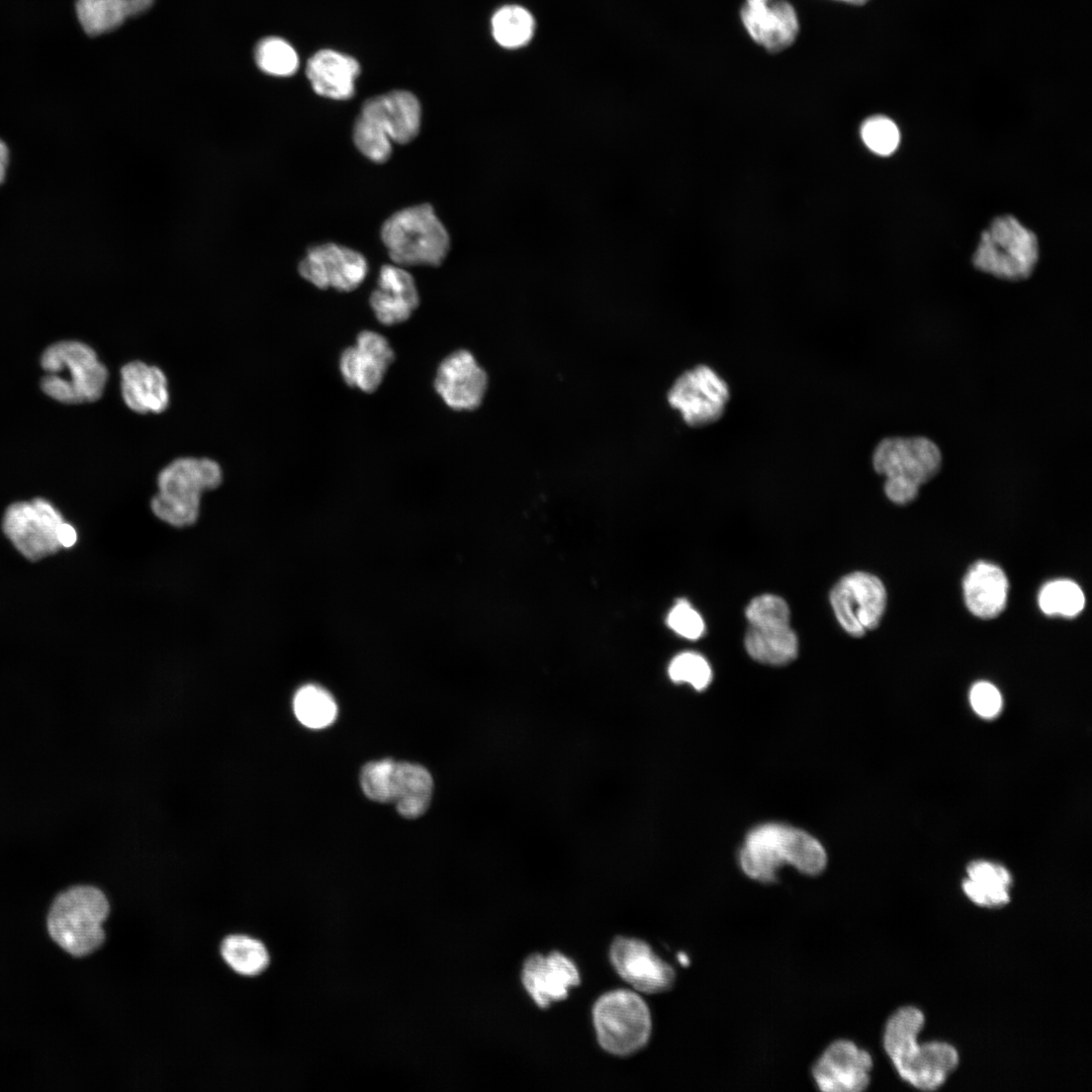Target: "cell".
Here are the masks:
<instances>
[{
  "label": "cell",
  "instance_id": "obj_1",
  "mask_svg": "<svg viewBox=\"0 0 1092 1092\" xmlns=\"http://www.w3.org/2000/svg\"><path fill=\"white\" fill-rule=\"evenodd\" d=\"M923 1022V1013L916 1007L898 1009L886 1023L883 1044L902 1079L920 1090L932 1091L957 1068L959 1055L946 1042L919 1045L917 1035Z\"/></svg>",
  "mask_w": 1092,
  "mask_h": 1092
},
{
  "label": "cell",
  "instance_id": "obj_2",
  "mask_svg": "<svg viewBox=\"0 0 1092 1092\" xmlns=\"http://www.w3.org/2000/svg\"><path fill=\"white\" fill-rule=\"evenodd\" d=\"M739 861L749 878L769 883L777 880L785 864L806 875H818L826 866V853L817 839L800 829L764 824L748 833Z\"/></svg>",
  "mask_w": 1092,
  "mask_h": 1092
},
{
  "label": "cell",
  "instance_id": "obj_3",
  "mask_svg": "<svg viewBox=\"0 0 1092 1092\" xmlns=\"http://www.w3.org/2000/svg\"><path fill=\"white\" fill-rule=\"evenodd\" d=\"M422 107L410 91L392 90L367 99L355 120L353 141L370 161L386 162L392 144H407L419 133Z\"/></svg>",
  "mask_w": 1092,
  "mask_h": 1092
},
{
  "label": "cell",
  "instance_id": "obj_4",
  "mask_svg": "<svg viewBox=\"0 0 1092 1092\" xmlns=\"http://www.w3.org/2000/svg\"><path fill=\"white\" fill-rule=\"evenodd\" d=\"M41 367L42 391L68 404L99 399L105 389L108 372L96 352L79 341H61L46 349Z\"/></svg>",
  "mask_w": 1092,
  "mask_h": 1092
},
{
  "label": "cell",
  "instance_id": "obj_5",
  "mask_svg": "<svg viewBox=\"0 0 1092 1092\" xmlns=\"http://www.w3.org/2000/svg\"><path fill=\"white\" fill-rule=\"evenodd\" d=\"M940 465L941 452L926 437L886 438L873 453L874 469L886 477L885 493L897 505L913 502L920 485L934 477Z\"/></svg>",
  "mask_w": 1092,
  "mask_h": 1092
},
{
  "label": "cell",
  "instance_id": "obj_6",
  "mask_svg": "<svg viewBox=\"0 0 1092 1092\" xmlns=\"http://www.w3.org/2000/svg\"><path fill=\"white\" fill-rule=\"evenodd\" d=\"M221 479V468L212 459H175L158 475L159 491L152 498V511L159 519L172 526H190L198 518L202 492L216 488Z\"/></svg>",
  "mask_w": 1092,
  "mask_h": 1092
},
{
  "label": "cell",
  "instance_id": "obj_7",
  "mask_svg": "<svg viewBox=\"0 0 1092 1092\" xmlns=\"http://www.w3.org/2000/svg\"><path fill=\"white\" fill-rule=\"evenodd\" d=\"M109 903L97 888L87 885L62 892L52 904L48 929L52 938L67 952L83 957L96 950L104 941L103 922Z\"/></svg>",
  "mask_w": 1092,
  "mask_h": 1092
},
{
  "label": "cell",
  "instance_id": "obj_8",
  "mask_svg": "<svg viewBox=\"0 0 1092 1092\" xmlns=\"http://www.w3.org/2000/svg\"><path fill=\"white\" fill-rule=\"evenodd\" d=\"M381 239L395 265L439 266L450 249L447 230L428 204L401 209L381 228Z\"/></svg>",
  "mask_w": 1092,
  "mask_h": 1092
},
{
  "label": "cell",
  "instance_id": "obj_9",
  "mask_svg": "<svg viewBox=\"0 0 1092 1092\" xmlns=\"http://www.w3.org/2000/svg\"><path fill=\"white\" fill-rule=\"evenodd\" d=\"M1037 258L1035 234L1014 216L1002 215L982 233L973 264L1001 279L1022 280L1031 275Z\"/></svg>",
  "mask_w": 1092,
  "mask_h": 1092
},
{
  "label": "cell",
  "instance_id": "obj_10",
  "mask_svg": "<svg viewBox=\"0 0 1092 1092\" xmlns=\"http://www.w3.org/2000/svg\"><path fill=\"white\" fill-rule=\"evenodd\" d=\"M360 784L370 800L393 803L405 818L425 813L433 790L432 777L425 767L392 759L367 763L361 770Z\"/></svg>",
  "mask_w": 1092,
  "mask_h": 1092
},
{
  "label": "cell",
  "instance_id": "obj_11",
  "mask_svg": "<svg viewBox=\"0 0 1092 1092\" xmlns=\"http://www.w3.org/2000/svg\"><path fill=\"white\" fill-rule=\"evenodd\" d=\"M593 1018L601 1046L616 1056H629L639 1051L650 1035L648 1007L638 995L628 990L603 995L594 1006Z\"/></svg>",
  "mask_w": 1092,
  "mask_h": 1092
},
{
  "label": "cell",
  "instance_id": "obj_12",
  "mask_svg": "<svg viewBox=\"0 0 1092 1092\" xmlns=\"http://www.w3.org/2000/svg\"><path fill=\"white\" fill-rule=\"evenodd\" d=\"M829 601L843 630L853 637H861L880 624L886 609L887 593L879 577L855 571L835 583Z\"/></svg>",
  "mask_w": 1092,
  "mask_h": 1092
},
{
  "label": "cell",
  "instance_id": "obj_13",
  "mask_svg": "<svg viewBox=\"0 0 1092 1092\" xmlns=\"http://www.w3.org/2000/svg\"><path fill=\"white\" fill-rule=\"evenodd\" d=\"M63 523L61 514L48 500L35 498L8 507L3 531L23 556L34 561L63 547L59 541Z\"/></svg>",
  "mask_w": 1092,
  "mask_h": 1092
},
{
  "label": "cell",
  "instance_id": "obj_14",
  "mask_svg": "<svg viewBox=\"0 0 1092 1092\" xmlns=\"http://www.w3.org/2000/svg\"><path fill=\"white\" fill-rule=\"evenodd\" d=\"M730 392L726 381L711 367L698 365L679 375L671 385L667 400L691 427L718 421L724 414Z\"/></svg>",
  "mask_w": 1092,
  "mask_h": 1092
},
{
  "label": "cell",
  "instance_id": "obj_15",
  "mask_svg": "<svg viewBox=\"0 0 1092 1092\" xmlns=\"http://www.w3.org/2000/svg\"><path fill=\"white\" fill-rule=\"evenodd\" d=\"M300 276L320 289L350 292L364 281L368 264L359 252L334 243L309 248L299 262Z\"/></svg>",
  "mask_w": 1092,
  "mask_h": 1092
},
{
  "label": "cell",
  "instance_id": "obj_16",
  "mask_svg": "<svg viewBox=\"0 0 1092 1092\" xmlns=\"http://www.w3.org/2000/svg\"><path fill=\"white\" fill-rule=\"evenodd\" d=\"M871 1055L845 1039L832 1042L812 1068V1076L823 1092H860L870 1084Z\"/></svg>",
  "mask_w": 1092,
  "mask_h": 1092
},
{
  "label": "cell",
  "instance_id": "obj_17",
  "mask_svg": "<svg viewBox=\"0 0 1092 1092\" xmlns=\"http://www.w3.org/2000/svg\"><path fill=\"white\" fill-rule=\"evenodd\" d=\"M487 375L467 350H457L440 363L434 387L445 404L454 411H473L485 395Z\"/></svg>",
  "mask_w": 1092,
  "mask_h": 1092
},
{
  "label": "cell",
  "instance_id": "obj_18",
  "mask_svg": "<svg viewBox=\"0 0 1092 1092\" xmlns=\"http://www.w3.org/2000/svg\"><path fill=\"white\" fill-rule=\"evenodd\" d=\"M617 973L636 990L654 994L668 990L674 982L673 969L642 940L617 937L610 948Z\"/></svg>",
  "mask_w": 1092,
  "mask_h": 1092
},
{
  "label": "cell",
  "instance_id": "obj_19",
  "mask_svg": "<svg viewBox=\"0 0 1092 1092\" xmlns=\"http://www.w3.org/2000/svg\"><path fill=\"white\" fill-rule=\"evenodd\" d=\"M393 360L394 352L384 336L363 331L355 344L341 354L340 371L349 386L372 393L380 386Z\"/></svg>",
  "mask_w": 1092,
  "mask_h": 1092
},
{
  "label": "cell",
  "instance_id": "obj_20",
  "mask_svg": "<svg viewBox=\"0 0 1092 1092\" xmlns=\"http://www.w3.org/2000/svg\"><path fill=\"white\" fill-rule=\"evenodd\" d=\"M741 21L751 38L767 52L790 47L799 32V20L787 0H745Z\"/></svg>",
  "mask_w": 1092,
  "mask_h": 1092
},
{
  "label": "cell",
  "instance_id": "obj_21",
  "mask_svg": "<svg viewBox=\"0 0 1092 1092\" xmlns=\"http://www.w3.org/2000/svg\"><path fill=\"white\" fill-rule=\"evenodd\" d=\"M522 982L541 1008L566 998L568 990L580 982L575 965L558 951L544 957L529 956L523 964Z\"/></svg>",
  "mask_w": 1092,
  "mask_h": 1092
},
{
  "label": "cell",
  "instance_id": "obj_22",
  "mask_svg": "<svg viewBox=\"0 0 1092 1092\" xmlns=\"http://www.w3.org/2000/svg\"><path fill=\"white\" fill-rule=\"evenodd\" d=\"M369 301L380 324L394 326L411 317L420 304V295L414 277L404 267L384 265Z\"/></svg>",
  "mask_w": 1092,
  "mask_h": 1092
},
{
  "label": "cell",
  "instance_id": "obj_23",
  "mask_svg": "<svg viewBox=\"0 0 1092 1092\" xmlns=\"http://www.w3.org/2000/svg\"><path fill=\"white\" fill-rule=\"evenodd\" d=\"M120 390L126 406L138 414L163 413L170 402L165 373L159 367L139 360L122 366Z\"/></svg>",
  "mask_w": 1092,
  "mask_h": 1092
},
{
  "label": "cell",
  "instance_id": "obj_24",
  "mask_svg": "<svg viewBox=\"0 0 1092 1092\" xmlns=\"http://www.w3.org/2000/svg\"><path fill=\"white\" fill-rule=\"evenodd\" d=\"M305 74L317 95L335 100H348L355 94V81L360 74V65L349 55L323 49L308 59Z\"/></svg>",
  "mask_w": 1092,
  "mask_h": 1092
},
{
  "label": "cell",
  "instance_id": "obj_25",
  "mask_svg": "<svg viewBox=\"0 0 1092 1092\" xmlns=\"http://www.w3.org/2000/svg\"><path fill=\"white\" fill-rule=\"evenodd\" d=\"M963 587L966 605L973 615L992 619L1005 609L1009 585L998 565L987 561L974 563L966 573Z\"/></svg>",
  "mask_w": 1092,
  "mask_h": 1092
},
{
  "label": "cell",
  "instance_id": "obj_26",
  "mask_svg": "<svg viewBox=\"0 0 1092 1092\" xmlns=\"http://www.w3.org/2000/svg\"><path fill=\"white\" fill-rule=\"evenodd\" d=\"M744 645L754 660L769 665H784L796 658L799 643L790 624L764 623L748 626Z\"/></svg>",
  "mask_w": 1092,
  "mask_h": 1092
},
{
  "label": "cell",
  "instance_id": "obj_27",
  "mask_svg": "<svg viewBox=\"0 0 1092 1092\" xmlns=\"http://www.w3.org/2000/svg\"><path fill=\"white\" fill-rule=\"evenodd\" d=\"M967 874L968 879L963 882V890L975 904L995 908L1010 901L1012 879L1004 867L976 860L968 866Z\"/></svg>",
  "mask_w": 1092,
  "mask_h": 1092
},
{
  "label": "cell",
  "instance_id": "obj_28",
  "mask_svg": "<svg viewBox=\"0 0 1092 1092\" xmlns=\"http://www.w3.org/2000/svg\"><path fill=\"white\" fill-rule=\"evenodd\" d=\"M494 40L506 49H519L526 46L535 32L533 15L519 5H506L498 8L490 21Z\"/></svg>",
  "mask_w": 1092,
  "mask_h": 1092
},
{
  "label": "cell",
  "instance_id": "obj_29",
  "mask_svg": "<svg viewBox=\"0 0 1092 1092\" xmlns=\"http://www.w3.org/2000/svg\"><path fill=\"white\" fill-rule=\"evenodd\" d=\"M293 710L298 721L312 729L329 726L337 715V705L333 697L314 685L304 686L296 692Z\"/></svg>",
  "mask_w": 1092,
  "mask_h": 1092
},
{
  "label": "cell",
  "instance_id": "obj_30",
  "mask_svg": "<svg viewBox=\"0 0 1092 1092\" xmlns=\"http://www.w3.org/2000/svg\"><path fill=\"white\" fill-rule=\"evenodd\" d=\"M221 956L237 973L256 976L269 964V954L262 942L245 935L228 936L221 943Z\"/></svg>",
  "mask_w": 1092,
  "mask_h": 1092
},
{
  "label": "cell",
  "instance_id": "obj_31",
  "mask_svg": "<svg viewBox=\"0 0 1092 1092\" xmlns=\"http://www.w3.org/2000/svg\"><path fill=\"white\" fill-rule=\"evenodd\" d=\"M76 12L89 35L108 32L128 17L126 0H77Z\"/></svg>",
  "mask_w": 1092,
  "mask_h": 1092
},
{
  "label": "cell",
  "instance_id": "obj_32",
  "mask_svg": "<svg viewBox=\"0 0 1092 1092\" xmlns=\"http://www.w3.org/2000/svg\"><path fill=\"white\" fill-rule=\"evenodd\" d=\"M1038 606L1048 616L1073 618L1084 609L1085 596L1076 582L1070 579H1056L1046 582L1040 588Z\"/></svg>",
  "mask_w": 1092,
  "mask_h": 1092
},
{
  "label": "cell",
  "instance_id": "obj_33",
  "mask_svg": "<svg viewBox=\"0 0 1092 1092\" xmlns=\"http://www.w3.org/2000/svg\"><path fill=\"white\" fill-rule=\"evenodd\" d=\"M255 60L260 70L276 77L293 75L299 64L297 53L291 44L276 36L266 37L257 44Z\"/></svg>",
  "mask_w": 1092,
  "mask_h": 1092
},
{
  "label": "cell",
  "instance_id": "obj_34",
  "mask_svg": "<svg viewBox=\"0 0 1092 1092\" xmlns=\"http://www.w3.org/2000/svg\"><path fill=\"white\" fill-rule=\"evenodd\" d=\"M668 675L674 682H689L697 691H703L712 680V669L703 655L687 651L670 661Z\"/></svg>",
  "mask_w": 1092,
  "mask_h": 1092
},
{
  "label": "cell",
  "instance_id": "obj_35",
  "mask_svg": "<svg viewBox=\"0 0 1092 1092\" xmlns=\"http://www.w3.org/2000/svg\"><path fill=\"white\" fill-rule=\"evenodd\" d=\"M860 135L864 145L875 154L888 156L894 153L900 143V131L896 123L883 115H875L862 123Z\"/></svg>",
  "mask_w": 1092,
  "mask_h": 1092
},
{
  "label": "cell",
  "instance_id": "obj_36",
  "mask_svg": "<svg viewBox=\"0 0 1092 1092\" xmlns=\"http://www.w3.org/2000/svg\"><path fill=\"white\" fill-rule=\"evenodd\" d=\"M790 608L779 596L765 594L750 601L745 610L749 625L790 623Z\"/></svg>",
  "mask_w": 1092,
  "mask_h": 1092
},
{
  "label": "cell",
  "instance_id": "obj_37",
  "mask_svg": "<svg viewBox=\"0 0 1092 1092\" xmlns=\"http://www.w3.org/2000/svg\"><path fill=\"white\" fill-rule=\"evenodd\" d=\"M666 623L684 638L697 640L705 633V622L687 600H678L667 615Z\"/></svg>",
  "mask_w": 1092,
  "mask_h": 1092
},
{
  "label": "cell",
  "instance_id": "obj_38",
  "mask_svg": "<svg viewBox=\"0 0 1092 1092\" xmlns=\"http://www.w3.org/2000/svg\"><path fill=\"white\" fill-rule=\"evenodd\" d=\"M970 702L974 711L984 718L995 717L1002 708L1001 694L987 681H979L972 687Z\"/></svg>",
  "mask_w": 1092,
  "mask_h": 1092
},
{
  "label": "cell",
  "instance_id": "obj_39",
  "mask_svg": "<svg viewBox=\"0 0 1092 1092\" xmlns=\"http://www.w3.org/2000/svg\"><path fill=\"white\" fill-rule=\"evenodd\" d=\"M77 540V534L75 529L67 524L63 523L59 530V541L63 547H71Z\"/></svg>",
  "mask_w": 1092,
  "mask_h": 1092
},
{
  "label": "cell",
  "instance_id": "obj_40",
  "mask_svg": "<svg viewBox=\"0 0 1092 1092\" xmlns=\"http://www.w3.org/2000/svg\"><path fill=\"white\" fill-rule=\"evenodd\" d=\"M154 3V0H126L127 16L140 15L148 10Z\"/></svg>",
  "mask_w": 1092,
  "mask_h": 1092
},
{
  "label": "cell",
  "instance_id": "obj_41",
  "mask_svg": "<svg viewBox=\"0 0 1092 1092\" xmlns=\"http://www.w3.org/2000/svg\"><path fill=\"white\" fill-rule=\"evenodd\" d=\"M9 152L6 144L0 140V183L4 180L8 166Z\"/></svg>",
  "mask_w": 1092,
  "mask_h": 1092
},
{
  "label": "cell",
  "instance_id": "obj_42",
  "mask_svg": "<svg viewBox=\"0 0 1092 1092\" xmlns=\"http://www.w3.org/2000/svg\"><path fill=\"white\" fill-rule=\"evenodd\" d=\"M838 1L846 2V3L854 4V5H860V4L866 3L868 0H838Z\"/></svg>",
  "mask_w": 1092,
  "mask_h": 1092
}]
</instances>
